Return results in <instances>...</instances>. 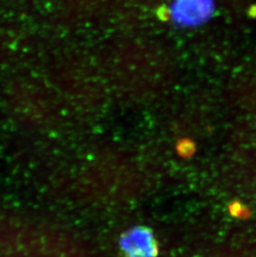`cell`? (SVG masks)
Wrapping results in <instances>:
<instances>
[{
    "mask_svg": "<svg viewBox=\"0 0 256 257\" xmlns=\"http://www.w3.org/2000/svg\"><path fill=\"white\" fill-rule=\"evenodd\" d=\"M215 11V0H172L167 13L175 26L193 29L208 22Z\"/></svg>",
    "mask_w": 256,
    "mask_h": 257,
    "instance_id": "obj_1",
    "label": "cell"
},
{
    "mask_svg": "<svg viewBox=\"0 0 256 257\" xmlns=\"http://www.w3.org/2000/svg\"><path fill=\"white\" fill-rule=\"evenodd\" d=\"M121 250L126 257H157L158 246L152 230L137 226L121 238Z\"/></svg>",
    "mask_w": 256,
    "mask_h": 257,
    "instance_id": "obj_2",
    "label": "cell"
},
{
    "mask_svg": "<svg viewBox=\"0 0 256 257\" xmlns=\"http://www.w3.org/2000/svg\"><path fill=\"white\" fill-rule=\"evenodd\" d=\"M229 212L236 218L246 220L251 216V211L239 201H234L229 205Z\"/></svg>",
    "mask_w": 256,
    "mask_h": 257,
    "instance_id": "obj_3",
    "label": "cell"
},
{
    "mask_svg": "<svg viewBox=\"0 0 256 257\" xmlns=\"http://www.w3.org/2000/svg\"><path fill=\"white\" fill-rule=\"evenodd\" d=\"M177 149L182 157H190L195 153L196 147L193 142L189 140V139H184L180 142L179 144L177 146Z\"/></svg>",
    "mask_w": 256,
    "mask_h": 257,
    "instance_id": "obj_4",
    "label": "cell"
}]
</instances>
